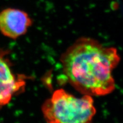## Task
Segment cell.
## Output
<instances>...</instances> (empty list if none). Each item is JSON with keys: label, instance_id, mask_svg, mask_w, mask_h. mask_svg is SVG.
Masks as SVG:
<instances>
[{"label": "cell", "instance_id": "1", "mask_svg": "<svg viewBox=\"0 0 123 123\" xmlns=\"http://www.w3.org/2000/svg\"><path fill=\"white\" fill-rule=\"evenodd\" d=\"M120 61L115 47L88 37L76 40L61 58L69 83L83 95L105 96L115 89L112 72Z\"/></svg>", "mask_w": 123, "mask_h": 123}, {"label": "cell", "instance_id": "2", "mask_svg": "<svg viewBox=\"0 0 123 123\" xmlns=\"http://www.w3.org/2000/svg\"><path fill=\"white\" fill-rule=\"evenodd\" d=\"M42 112L47 123H91L96 114L92 96H75L58 89L42 104Z\"/></svg>", "mask_w": 123, "mask_h": 123}, {"label": "cell", "instance_id": "3", "mask_svg": "<svg viewBox=\"0 0 123 123\" xmlns=\"http://www.w3.org/2000/svg\"><path fill=\"white\" fill-rule=\"evenodd\" d=\"M8 54V50L0 47V110L22 92L26 85V77L14 73Z\"/></svg>", "mask_w": 123, "mask_h": 123}, {"label": "cell", "instance_id": "4", "mask_svg": "<svg viewBox=\"0 0 123 123\" xmlns=\"http://www.w3.org/2000/svg\"><path fill=\"white\" fill-rule=\"evenodd\" d=\"M32 24L31 18L24 10L7 8L0 12V32L6 37L17 39L27 33Z\"/></svg>", "mask_w": 123, "mask_h": 123}]
</instances>
